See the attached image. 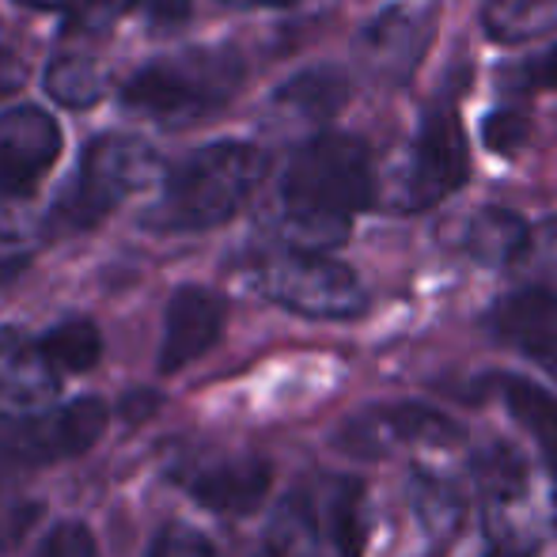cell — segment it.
Here are the masks:
<instances>
[{
  "mask_svg": "<svg viewBox=\"0 0 557 557\" xmlns=\"http://www.w3.org/2000/svg\"><path fill=\"white\" fill-rule=\"evenodd\" d=\"M485 557H531V554H516V550H497V546H493V550L485 554Z\"/></svg>",
  "mask_w": 557,
  "mask_h": 557,
  "instance_id": "35",
  "label": "cell"
},
{
  "mask_svg": "<svg viewBox=\"0 0 557 557\" xmlns=\"http://www.w3.org/2000/svg\"><path fill=\"white\" fill-rule=\"evenodd\" d=\"M243 84V61L227 46L183 50L171 58H156L129 76L122 88V103L156 122H198L221 111Z\"/></svg>",
  "mask_w": 557,
  "mask_h": 557,
  "instance_id": "4",
  "label": "cell"
},
{
  "mask_svg": "<svg viewBox=\"0 0 557 557\" xmlns=\"http://www.w3.org/2000/svg\"><path fill=\"white\" fill-rule=\"evenodd\" d=\"M160 171L163 163L152 145H145L140 137H125V133H107L88 145L73 186L50 213V224L58 232H81V227L99 224L125 198L148 190L160 178Z\"/></svg>",
  "mask_w": 557,
  "mask_h": 557,
  "instance_id": "6",
  "label": "cell"
},
{
  "mask_svg": "<svg viewBox=\"0 0 557 557\" xmlns=\"http://www.w3.org/2000/svg\"><path fill=\"white\" fill-rule=\"evenodd\" d=\"M171 482L190 493L201 508L221 516H247L265 500L273 482V467L250 451H186L171 467Z\"/></svg>",
  "mask_w": 557,
  "mask_h": 557,
  "instance_id": "9",
  "label": "cell"
},
{
  "mask_svg": "<svg viewBox=\"0 0 557 557\" xmlns=\"http://www.w3.org/2000/svg\"><path fill=\"white\" fill-rule=\"evenodd\" d=\"M235 8H285V4H300V0H227Z\"/></svg>",
  "mask_w": 557,
  "mask_h": 557,
  "instance_id": "33",
  "label": "cell"
},
{
  "mask_svg": "<svg viewBox=\"0 0 557 557\" xmlns=\"http://www.w3.org/2000/svg\"><path fill=\"white\" fill-rule=\"evenodd\" d=\"M61 368L42 337L23 326H0V413L27 418L42 413L61 395Z\"/></svg>",
  "mask_w": 557,
  "mask_h": 557,
  "instance_id": "12",
  "label": "cell"
},
{
  "mask_svg": "<svg viewBox=\"0 0 557 557\" xmlns=\"http://www.w3.org/2000/svg\"><path fill=\"white\" fill-rule=\"evenodd\" d=\"M38 557H99V550L88 528H81V523H61V528H53L50 535H46Z\"/></svg>",
  "mask_w": 557,
  "mask_h": 557,
  "instance_id": "27",
  "label": "cell"
},
{
  "mask_svg": "<svg viewBox=\"0 0 557 557\" xmlns=\"http://www.w3.org/2000/svg\"><path fill=\"white\" fill-rule=\"evenodd\" d=\"M482 27L493 42H531L557 27V0H485Z\"/></svg>",
  "mask_w": 557,
  "mask_h": 557,
  "instance_id": "20",
  "label": "cell"
},
{
  "mask_svg": "<svg viewBox=\"0 0 557 557\" xmlns=\"http://www.w3.org/2000/svg\"><path fill=\"white\" fill-rule=\"evenodd\" d=\"M490 391L505 403V410L516 418V425L535 441L546 470L557 478V395L543 383L523 380V375L500 372L490 380Z\"/></svg>",
  "mask_w": 557,
  "mask_h": 557,
  "instance_id": "17",
  "label": "cell"
},
{
  "mask_svg": "<svg viewBox=\"0 0 557 557\" xmlns=\"http://www.w3.org/2000/svg\"><path fill=\"white\" fill-rule=\"evenodd\" d=\"M129 4L137 0H69V27L81 35H96V30L111 27Z\"/></svg>",
  "mask_w": 557,
  "mask_h": 557,
  "instance_id": "26",
  "label": "cell"
},
{
  "mask_svg": "<svg viewBox=\"0 0 557 557\" xmlns=\"http://www.w3.org/2000/svg\"><path fill=\"white\" fill-rule=\"evenodd\" d=\"M467 175H470V156H467L462 125L451 107H441V111L425 117L418 140H413L410 168H406L403 190H398V206L406 213L436 206L447 194L459 190L467 183Z\"/></svg>",
  "mask_w": 557,
  "mask_h": 557,
  "instance_id": "10",
  "label": "cell"
},
{
  "mask_svg": "<svg viewBox=\"0 0 557 557\" xmlns=\"http://www.w3.org/2000/svg\"><path fill=\"white\" fill-rule=\"evenodd\" d=\"M433 27L436 15L425 4H387L360 35L368 73L387 84L410 81L433 42Z\"/></svg>",
  "mask_w": 557,
  "mask_h": 557,
  "instance_id": "13",
  "label": "cell"
},
{
  "mask_svg": "<svg viewBox=\"0 0 557 557\" xmlns=\"http://www.w3.org/2000/svg\"><path fill=\"white\" fill-rule=\"evenodd\" d=\"M20 528H23V516L15 512V508L0 505V546L12 543V539L20 535Z\"/></svg>",
  "mask_w": 557,
  "mask_h": 557,
  "instance_id": "31",
  "label": "cell"
},
{
  "mask_svg": "<svg viewBox=\"0 0 557 557\" xmlns=\"http://www.w3.org/2000/svg\"><path fill=\"white\" fill-rule=\"evenodd\" d=\"M523 84L528 88H546V91H557V46L546 50L543 58H535L523 73Z\"/></svg>",
  "mask_w": 557,
  "mask_h": 557,
  "instance_id": "29",
  "label": "cell"
},
{
  "mask_svg": "<svg viewBox=\"0 0 557 557\" xmlns=\"http://www.w3.org/2000/svg\"><path fill=\"white\" fill-rule=\"evenodd\" d=\"M27 8H38V12H50V8H69V0H20Z\"/></svg>",
  "mask_w": 557,
  "mask_h": 557,
  "instance_id": "34",
  "label": "cell"
},
{
  "mask_svg": "<svg viewBox=\"0 0 557 557\" xmlns=\"http://www.w3.org/2000/svg\"><path fill=\"white\" fill-rule=\"evenodd\" d=\"M368 493L360 478L326 474L281 505L270 531L273 557H364Z\"/></svg>",
  "mask_w": 557,
  "mask_h": 557,
  "instance_id": "5",
  "label": "cell"
},
{
  "mask_svg": "<svg viewBox=\"0 0 557 557\" xmlns=\"http://www.w3.org/2000/svg\"><path fill=\"white\" fill-rule=\"evenodd\" d=\"M111 406L103 398H76L27 418L0 413V467H46L84 455L107 433Z\"/></svg>",
  "mask_w": 557,
  "mask_h": 557,
  "instance_id": "8",
  "label": "cell"
},
{
  "mask_svg": "<svg viewBox=\"0 0 557 557\" xmlns=\"http://www.w3.org/2000/svg\"><path fill=\"white\" fill-rule=\"evenodd\" d=\"M478 500H482L485 535L497 550L535 554L554 535L557 493L554 474H539L531 459H523L516 447L493 441L474 451L470 462Z\"/></svg>",
  "mask_w": 557,
  "mask_h": 557,
  "instance_id": "3",
  "label": "cell"
},
{
  "mask_svg": "<svg viewBox=\"0 0 557 557\" xmlns=\"http://www.w3.org/2000/svg\"><path fill=\"white\" fill-rule=\"evenodd\" d=\"M255 285L265 300L308 319H357L368 311V293L349 265L326 250L285 247L255 265Z\"/></svg>",
  "mask_w": 557,
  "mask_h": 557,
  "instance_id": "7",
  "label": "cell"
},
{
  "mask_svg": "<svg viewBox=\"0 0 557 557\" xmlns=\"http://www.w3.org/2000/svg\"><path fill=\"white\" fill-rule=\"evenodd\" d=\"M345 96H349L345 76L334 65H319L281 84L277 96H273V107L296 117V122H326L345 107Z\"/></svg>",
  "mask_w": 557,
  "mask_h": 557,
  "instance_id": "18",
  "label": "cell"
},
{
  "mask_svg": "<svg viewBox=\"0 0 557 557\" xmlns=\"http://www.w3.org/2000/svg\"><path fill=\"white\" fill-rule=\"evenodd\" d=\"M462 441V429L447 413L421 403H391L372 406L349 418V425L337 433V447L349 455H387L395 447H455Z\"/></svg>",
  "mask_w": 557,
  "mask_h": 557,
  "instance_id": "11",
  "label": "cell"
},
{
  "mask_svg": "<svg viewBox=\"0 0 557 557\" xmlns=\"http://www.w3.org/2000/svg\"><path fill=\"white\" fill-rule=\"evenodd\" d=\"M42 342L65 375L91 372L99 364V357H103V337H99V326L91 319H65L53 331H46Z\"/></svg>",
  "mask_w": 557,
  "mask_h": 557,
  "instance_id": "23",
  "label": "cell"
},
{
  "mask_svg": "<svg viewBox=\"0 0 557 557\" xmlns=\"http://www.w3.org/2000/svg\"><path fill=\"white\" fill-rule=\"evenodd\" d=\"M410 505L429 535L436 539H447L462 520V493L447 478L429 474V470H418L410 478Z\"/></svg>",
  "mask_w": 557,
  "mask_h": 557,
  "instance_id": "21",
  "label": "cell"
},
{
  "mask_svg": "<svg viewBox=\"0 0 557 557\" xmlns=\"http://www.w3.org/2000/svg\"><path fill=\"white\" fill-rule=\"evenodd\" d=\"M528 239L531 232L523 224V216L508 213V209H482L462 227L459 247L482 265H508L528 250Z\"/></svg>",
  "mask_w": 557,
  "mask_h": 557,
  "instance_id": "19",
  "label": "cell"
},
{
  "mask_svg": "<svg viewBox=\"0 0 557 557\" xmlns=\"http://www.w3.org/2000/svg\"><path fill=\"white\" fill-rule=\"evenodd\" d=\"M61 156V129L38 107L0 114V190L30 194Z\"/></svg>",
  "mask_w": 557,
  "mask_h": 557,
  "instance_id": "14",
  "label": "cell"
},
{
  "mask_svg": "<svg viewBox=\"0 0 557 557\" xmlns=\"http://www.w3.org/2000/svg\"><path fill=\"white\" fill-rule=\"evenodd\" d=\"M27 265V258H20V255H0V285H8V281L15 277V273Z\"/></svg>",
  "mask_w": 557,
  "mask_h": 557,
  "instance_id": "32",
  "label": "cell"
},
{
  "mask_svg": "<svg viewBox=\"0 0 557 557\" xmlns=\"http://www.w3.org/2000/svg\"><path fill=\"white\" fill-rule=\"evenodd\" d=\"M493 331L557 372V293L523 288L493 308Z\"/></svg>",
  "mask_w": 557,
  "mask_h": 557,
  "instance_id": "16",
  "label": "cell"
},
{
  "mask_svg": "<svg viewBox=\"0 0 557 557\" xmlns=\"http://www.w3.org/2000/svg\"><path fill=\"white\" fill-rule=\"evenodd\" d=\"M375 198L372 156L357 137L323 133L288 160L277 198V232L285 247L331 250Z\"/></svg>",
  "mask_w": 557,
  "mask_h": 557,
  "instance_id": "1",
  "label": "cell"
},
{
  "mask_svg": "<svg viewBox=\"0 0 557 557\" xmlns=\"http://www.w3.org/2000/svg\"><path fill=\"white\" fill-rule=\"evenodd\" d=\"M23 81H27V65L12 50H0V99L15 96L23 88Z\"/></svg>",
  "mask_w": 557,
  "mask_h": 557,
  "instance_id": "30",
  "label": "cell"
},
{
  "mask_svg": "<svg viewBox=\"0 0 557 557\" xmlns=\"http://www.w3.org/2000/svg\"><path fill=\"white\" fill-rule=\"evenodd\" d=\"M262 148L243 140H221L194 152L163 186V198L148 213L152 232H206L235 216L255 186L265 178Z\"/></svg>",
  "mask_w": 557,
  "mask_h": 557,
  "instance_id": "2",
  "label": "cell"
},
{
  "mask_svg": "<svg viewBox=\"0 0 557 557\" xmlns=\"http://www.w3.org/2000/svg\"><path fill=\"white\" fill-rule=\"evenodd\" d=\"M46 91L65 107H91L103 99L107 73L91 58H58L46 73Z\"/></svg>",
  "mask_w": 557,
  "mask_h": 557,
  "instance_id": "22",
  "label": "cell"
},
{
  "mask_svg": "<svg viewBox=\"0 0 557 557\" xmlns=\"http://www.w3.org/2000/svg\"><path fill=\"white\" fill-rule=\"evenodd\" d=\"M140 4H145V20L160 30L178 27L190 15V0H140Z\"/></svg>",
  "mask_w": 557,
  "mask_h": 557,
  "instance_id": "28",
  "label": "cell"
},
{
  "mask_svg": "<svg viewBox=\"0 0 557 557\" xmlns=\"http://www.w3.org/2000/svg\"><path fill=\"white\" fill-rule=\"evenodd\" d=\"M227 308L213 288L183 285L168 304L163 319V342H160V372H183L194 360H201L224 334Z\"/></svg>",
  "mask_w": 557,
  "mask_h": 557,
  "instance_id": "15",
  "label": "cell"
},
{
  "mask_svg": "<svg viewBox=\"0 0 557 557\" xmlns=\"http://www.w3.org/2000/svg\"><path fill=\"white\" fill-rule=\"evenodd\" d=\"M528 133H531V122H528L523 114H516V111H497V114L485 117L482 140H485V148H490V152L512 156L516 148H520L523 140H528Z\"/></svg>",
  "mask_w": 557,
  "mask_h": 557,
  "instance_id": "25",
  "label": "cell"
},
{
  "mask_svg": "<svg viewBox=\"0 0 557 557\" xmlns=\"http://www.w3.org/2000/svg\"><path fill=\"white\" fill-rule=\"evenodd\" d=\"M148 557H216V546L186 523H168L148 543Z\"/></svg>",
  "mask_w": 557,
  "mask_h": 557,
  "instance_id": "24",
  "label": "cell"
}]
</instances>
